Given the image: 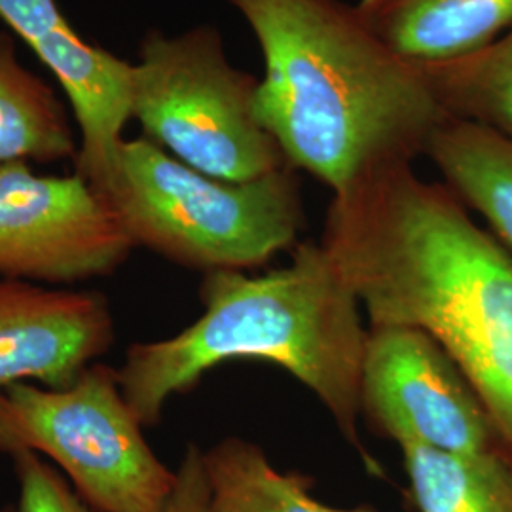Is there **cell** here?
Segmentation results:
<instances>
[{"instance_id": "obj_1", "label": "cell", "mask_w": 512, "mask_h": 512, "mask_svg": "<svg viewBox=\"0 0 512 512\" xmlns=\"http://www.w3.org/2000/svg\"><path fill=\"white\" fill-rule=\"evenodd\" d=\"M321 245L370 325L416 327L439 342L512 461V251L406 162L336 192Z\"/></svg>"}, {"instance_id": "obj_16", "label": "cell", "mask_w": 512, "mask_h": 512, "mask_svg": "<svg viewBox=\"0 0 512 512\" xmlns=\"http://www.w3.org/2000/svg\"><path fill=\"white\" fill-rule=\"evenodd\" d=\"M420 69L450 120L473 122L512 139V27L475 54Z\"/></svg>"}, {"instance_id": "obj_17", "label": "cell", "mask_w": 512, "mask_h": 512, "mask_svg": "<svg viewBox=\"0 0 512 512\" xmlns=\"http://www.w3.org/2000/svg\"><path fill=\"white\" fill-rule=\"evenodd\" d=\"M19 512H95L50 461L25 452L12 456Z\"/></svg>"}, {"instance_id": "obj_5", "label": "cell", "mask_w": 512, "mask_h": 512, "mask_svg": "<svg viewBox=\"0 0 512 512\" xmlns=\"http://www.w3.org/2000/svg\"><path fill=\"white\" fill-rule=\"evenodd\" d=\"M260 78L234 67L219 29H150L131 63V120L143 137L209 177L245 183L287 167L256 114Z\"/></svg>"}, {"instance_id": "obj_7", "label": "cell", "mask_w": 512, "mask_h": 512, "mask_svg": "<svg viewBox=\"0 0 512 512\" xmlns=\"http://www.w3.org/2000/svg\"><path fill=\"white\" fill-rule=\"evenodd\" d=\"M133 249L109 203L78 173L0 165V279L69 287L118 272Z\"/></svg>"}, {"instance_id": "obj_10", "label": "cell", "mask_w": 512, "mask_h": 512, "mask_svg": "<svg viewBox=\"0 0 512 512\" xmlns=\"http://www.w3.org/2000/svg\"><path fill=\"white\" fill-rule=\"evenodd\" d=\"M109 298L0 279V389L73 385L114 344Z\"/></svg>"}, {"instance_id": "obj_2", "label": "cell", "mask_w": 512, "mask_h": 512, "mask_svg": "<svg viewBox=\"0 0 512 512\" xmlns=\"http://www.w3.org/2000/svg\"><path fill=\"white\" fill-rule=\"evenodd\" d=\"M264 55L260 124L289 167L332 194L366 173L414 164L450 118L418 65L393 54L342 0H228Z\"/></svg>"}, {"instance_id": "obj_6", "label": "cell", "mask_w": 512, "mask_h": 512, "mask_svg": "<svg viewBox=\"0 0 512 512\" xmlns=\"http://www.w3.org/2000/svg\"><path fill=\"white\" fill-rule=\"evenodd\" d=\"M116 368L93 363L69 387L0 389V454H37L95 512H164L177 473L150 448Z\"/></svg>"}, {"instance_id": "obj_18", "label": "cell", "mask_w": 512, "mask_h": 512, "mask_svg": "<svg viewBox=\"0 0 512 512\" xmlns=\"http://www.w3.org/2000/svg\"><path fill=\"white\" fill-rule=\"evenodd\" d=\"M175 473V488L165 505L164 512H220L213 501V494L207 482L203 450L200 446H186Z\"/></svg>"}, {"instance_id": "obj_14", "label": "cell", "mask_w": 512, "mask_h": 512, "mask_svg": "<svg viewBox=\"0 0 512 512\" xmlns=\"http://www.w3.org/2000/svg\"><path fill=\"white\" fill-rule=\"evenodd\" d=\"M205 475L220 512H376L338 509L313 495V480L277 469L251 440L226 437L203 450Z\"/></svg>"}, {"instance_id": "obj_9", "label": "cell", "mask_w": 512, "mask_h": 512, "mask_svg": "<svg viewBox=\"0 0 512 512\" xmlns=\"http://www.w3.org/2000/svg\"><path fill=\"white\" fill-rule=\"evenodd\" d=\"M0 21L33 50L69 99L80 133L74 173L97 188L131 120V63L80 37L57 0H0Z\"/></svg>"}, {"instance_id": "obj_8", "label": "cell", "mask_w": 512, "mask_h": 512, "mask_svg": "<svg viewBox=\"0 0 512 512\" xmlns=\"http://www.w3.org/2000/svg\"><path fill=\"white\" fill-rule=\"evenodd\" d=\"M361 414L399 448L423 446L459 456L501 450L473 387L439 342L416 327L370 325Z\"/></svg>"}, {"instance_id": "obj_15", "label": "cell", "mask_w": 512, "mask_h": 512, "mask_svg": "<svg viewBox=\"0 0 512 512\" xmlns=\"http://www.w3.org/2000/svg\"><path fill=\"white\" fill-rule=\"evenodd\" d=\"M404 471L420 512H512V461L503 450L459 456L403 446Z\"/></svg>"}, {"instance_id": "obj_11", "label": "cell", "mask_w": 512, "mask_h": 512, "mask_svg": "<svg viewBox=\"0 0 512 512\" xmlns=\"http://www.w3.org/2000/svg\"><path fill=\"white\" fill-rule=\"evenodd\" d=\"M359 18L412 65L475 54L512 27V0H359Z\"/></svg>"}, {"instance_id": "obj_12", "label": "cell", "mask_w": 512, "mask_h": 512, "mask_svg": "<svg viewBox=\"0 0 512 512\" xmlns=\"http://www.w3.org/2000/svg\"><path fill=\"white\" fill-rule=\"evenodd\" d=\"M444 184L476 211L512 251V139L463 120H448L431 135L425 154Z\"/></svg>"}, {"instance_id": "obj_13", "label": "cell", "mask_w": 512, "mask_h": 512, "mask_svg": "<svg viewBox=\"0 0 512 512\" xmlns=\"http://www.w3.org/2000/svg\"><path fill=\"white\" fill-rule=\"evenodd\" d=\"M78 148L63 101L19 61L16 38L0 31V165L74 162Z\"/></svg>"}, {"instance_id": "obj_19", "label": "cell", "mask_w": 512, "mask_h": 512, "mask_svg": "<svg viewBox=\"0 0 512 512\" xmlns=\"http://www.w3.org/2000/svg\"><path fill=\"white\" fill-rule=\"evenodd\" d=\"M0 512H19L18 505H4L0 507Z\"/></svg>"}, {"instance_id": "obj_3", "label": "cell", "mask_w": 512, "mask_h": 512, "mask_svg": "<svg viewBox=\"0 0 512 512\" xmlns=\"http://www.w3.org/2000/svg\"><path fill=\"white\" fill-rule=\"evenodd\" d=\"M203 275L202 315L169 338L131 344L116 368L143 427L158 425L165 404L209 370L260 359L308 387L366 467L378 471L359 435L368 330L357 294L321 241H298L291 264L266 274Z\"/></svg>"}, {"instance_id": "obj_4", "label": "cell", "mask_w": 512, "mask_h": 512, "mask_svg": "<svg viewBox=\"0 0 512 512\" xmlns=\"http://www.w3.org/2000/svg\"><path fill=\"white\" fill-rule=\"evenodd\" d=\"M95 190L135 249L203 274L264 266L298 245L306 222L293 167L245 183L222 181L147 137L120 141Z\"/></svg>"}]
</instances>
